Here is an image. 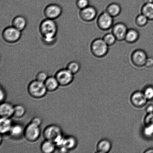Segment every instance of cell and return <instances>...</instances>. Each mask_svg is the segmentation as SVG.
I'll use <instances>...</instances> for the list:
<instances>
[{"mask_svg": "<svg viewBox=\"0 0 153 153\" xmlns=\"http://www.w3.org/2000/svg\"><path fill=\"white\" fill-rule=\"evenodd\" d=\"M39 30L42 39L45 44H53L56 39L58 32L57 25L53 19H46L40 23Z\"/></svg>", "mask_w": 153, "mask_h": 153, "instance_id": "cell-1", "label": "cell"}, {"mask_svg": "<svg viewBox=\"0 0 153 153\" xmlns=\"http://www.w3.org/2000/svg\"><path fill=\"white\" fill-rule=\"evenodd\" d=\"M43 136L45 140L55 143L56 147L59 148L62 146L64 137L62 129L59 126L55 124L48 126L43 131Z\"/></svg>", "mask_w": 153, "mask_h": 153, "instance_id": "cell-2", "label": "cell"}, {"mask_svg": "<svg viewBox=\"0 0 153 153\" xmlns=\"http://www.w3.org/2000/svg\"><path fill=\"white\" fill-rule=\"evenodd\" d=\"M109 46L102 38L95 39L92 42L91 45V51L92 55L96 57H104L107 54Z\"/></svg>", "mask_w": 153, "mask_h": 153, "instance_id": "cell-3", "label": "cell"}, {"mask_svg": "<svg viewBox=\"0 0 153 153\" xmlns=\"http://www.w3.org/2000/svg\"><path fill=\"white\" fill-rule=\"evenodd\" d=\"M27 90L30 95L35 99L42 98L46 95L48 91L44 82L36 79L30 82Z\"/></svg>", "mask_w": 153, "mask_h": 153, "instance_id": "cell-4", "label": "cell"}, {"mask_svg": "<svg viewBox=\"0 0 153 153\" xmlns=\"http://www.w3.org/2000/svg\"><path fill=\"white\" fill-rule=\"evenodd\" d=\"M22 31L13 26L7 27L3 30L2 37L6 42L13 43L16 42L22 36Z\"/></svg>", "mask_w": 153, "mask_h": 153, "instance_id": "cell-5", "label": "cell"}, {"mask_svg": "<svg viewBox=\"0 0 153 153\" xmlns=\"http://www.w3.org/2000/svg\"><path fill=\"white\" fill-rule=\"evenodd\" d=\"M41 134L40 126L30 122L24 129V136L30 142L36 141Z\"/></svg>", "mask_w": 153, "mask_h": 153, "instance_id": "cell-6", "label": "cell"}, {"mask_svg": "<svg viewBox=\"0 0 153 153\" xmlns=\"http://www.w3.org/2000/svg\"><path fill=\"white\" fill-rule=\"evenodd\" d=\"M114 18L106 11L99 15L97 20V27L103 31H107L113 27Z\"/></svg>", "mask_w": 153, "mask_h": 153, "instance_id": "cell-7", "label": "cell"}, {"mask_svg": "<svg viewBox=\"0 0 153 153\" xmlns=\"http://www.w3.org/2000/svg\"><path fill=\"white\" fill-rule=\"evenodd\" d=\"M74 75L69 70L65 68L58 70L55 76L60 86H66L70 85L73 82Z\"/></svg>", "mask_w": 153, "mask_h": 153, "instance_id": "cell-8", "label": "cell"}, {"mask_svg": "<svg viewBox=\"0 0 153 153\" xmlns=\"http://www.w3.org/2000/svg\"><path fill=\"white\" fill-rule=\"evenodd\" d=\"M148 57L147 54L144 50L140 49H136L131 53V62L136 67L145 66Z\"/></svg>", "mask_w": 153, "mask_h": 153, "instance_id": "cell-9", "label": "cell"}, {"mask_svg": "<svg viewBox=\"0 0 153 153\" xmlns=\"http://www.w3.org/2000/svg\"><path fill=\"white\" fill-rule=\"evenodd\" d=\"M97 15V9L94 6L89 5L80 10L79 15L81 20L85 22H91L94 21Z\"/></svg>", "mask_w": 153, "mask_h": 153, "instance_id": "cell-10", "label": "cell"}, {"mask_svg": "<svg viewBox=\"0 0 153 153\" xmlns=\"http://www.w3.org/2000/svg\"><path fill=\"white\" fill-rule=\"evenodd\" d=\"M62 12V8L60 6L52 4H48L45 7L44 14L46 19L54 20L61 16Z\"/></svg>", "mask_w": 153, "mask_h": 153, "instance_id": "cell-11", "label": "cell"}, {"mask_svg": "<svg viewBox=\"0 0 153 153\" xmlns=\"http://www.w3.org/2000/svg\"><path fill=\"white\" fill-rule=\"evenodd\" d=\"M128 28L125 24L118 22L114 25L112 28V33L116 37L118 41H122L125 40L126 34Z\"/></svg>", "mask_w": 153, "mask_h": 153, "instance_id": "cell-12", "label": "cell"}, {"mask_svg": "<svg viewBox=\"0 0 153 153\" xmlns=\"http://www.w3.org/2000/svg\"><path fill=\"white\" fill-rule=\"evenodd\" d=\"M148 100L143 92L140 91H136L133 93L130 98L132 104L135 107L138 108L144 106Z\"/></svg>", "mask_w": 153, "mask_h": 153, "instance_id": "cell-13", "label": "cell"}, {"mask_svg": "<svg viewBox=\"0 0 153 153\" xmlns=\"http://www.w3.org/2000/svg\"><path fill=\"white\" fill-rule=\"evenodd\" d=\"M14 106L10 103L3 102L0 106V115L1 117L10 118L13 117Z\"/></svg>", "mask_w": 153, "mask_h": 153, "instance_id": "cell-14", "label": "cell"}, {"mask_svg": "<svg viewBox=\"0 0 153 153\" xmlns=\"http://www.w3.org/2000/svg\"><path fill=\"white\" fill-rule=\"evenodd\" d=\"M141 13L149 20L153 21V0H146L141 8Z\"/></svg>", "mask_w": 153, "mask_h": 153, "instance_id": "cell-15", "label": "cell"}, {"mask_svg": "<svg viewBox=\"0 0 153 153\" xmlns=\"http://www.w3.org/2000/svg\"><path fill=\"white\" fill-rule=\"evenodd\" d=\"M13 125L10 118L1 117L0 120V132L1 134H9Z\"/></svg>", "mask_w": 153, "mask_h": 153, "instance_id": "cell-16", "label": "cell"}, {"mask_svg": "<svg viewBox=\"0 0 153 153\" xmlns=\"http://www.w3.org/2000/svg\"><path fill=\"white\" fill-rule=\"evenodd\" d=\"M140 34L137 30L133 28L128 29L126 34L125 40L127 43L132 44L136 42L139 39Z\"/></svg>", "mask_w": 153, "mask_h": 153, "instance_id": "cell-17", "label": "cell"}, {"mask_svg": "<svg viewBox=\"0 0 153 153\" xmlns=\"http://www.w3.org/2000/svg\"><path fill=\"white\" fill-rule=\"evenodd\" d=\"M12 24V26L22 31L26 28L27 20L25 16H18L13 19Z\"/></svg>", "mask_w": 153, "mask_h": 153, "instance_id": "cell-18", "label": "cell"}, {"mask_svg": "<svg viewBox=\"0 0 153 153\" xmlns=\"http://www.w3.org/2000/svg\"><path fill=\"white\" fill-rule=\"evenodd\" d=\"M44 84L48 91L50 92L56 91L60 85L55 76H48Z\"/></svg>", "mask_w": 153, "mask_h": 153, "instance_id": "cell-19", "label": "cell"}, {"mask_svg": "<svg viewBox=\"0 0 153 153\" xmlns=\"http://www.w3.org/2000/svg\"><path fill=\"white\" fill-rule=\"evenodd\" d=\"M105 11L113 18L116 17L120 14L121 6L118 3H111L106 7Z\"/></svg>", "mask_w": 153, "mask_h": 153, "instance_id": "cell-20", "label": "cell"}, {"mask_svg": "<svg viewBox=\"0 0 153 153\" xmlns=\"http://www.w3.org/2000/svg\"><path fill=\"white\" fill-rule=\"evenodd\" d=\"M24 129L22 126L19 124L13 125L9 134L13 138L19 139L24 136Z\"/></svg>", "mask_w": 153, "mask_h": 153, "instance_id": "cell-21", "label": "cell"}, {"mask_svg": "<svg viewBox=\"0 0 153 153\" xmlns=\"http://www.w3.org/2000/svg\"><path fill=\"white\" fill-rule=\"evenodd\" d=\"M111 148V144L107 139H103L99 142L97 145V152L107 153L110 151Z\"/></svg>", "mask_w": 153, "mask_h": 153, "instance_id": "cell-22", "label": "cell"}, {"mask_svg": "<svg viewBox=\"0 0 153 153\" xmlns=\"http://www.w3.org/2000/svg\"><path fill=\"white\" fill-rule=\"evenodd\" d=\"M77 142L75 137L73 136H68L64 138L62 146L69 151L74 149L77 145Z\"/></svg>", "mask_w": 153, "mask_h": 153, "instance_id": "cell-23", "label": "cell"}, {"mask_svg": "<svg viewBox=\"0 0 153 153\" xmlns=\"http://www.w3.org/2000/svg\"><path fill=\"white\" fill-rule=\"evenodd\" d=\"M56 147V145L53 142L45 140L42 143L40 149L43 153H52L54 152Z\"/></svg>", "mask_w": 153, "mask_h": 153, "instance_id": "cell-24", "label": "cell"}, {"mask_svg": "<svg viewBox=\"0 0 153 153\" xmlns=\"http://www.w3.org/2000/svg\"><path fill=\"white\" fill-rule=\"evenodd\" d=\"M149 21V19L146 16L141 13L136 16L135 19V22L138 27H143L147 25Z\"/></svg>", "mask_w": 153, "mask_h": 153, "instance_id": "cell-25", "label": "cell"}, {"mask_svg": "<svg viewBox=\"0 0 153 153\" xmlns=\"http://www.w3.org/2000/svg\"><path fill=\"white\" fill-rule=\"evenodd\" d=\"M26 112V109L25 106L21 105H16L14 106V111L13 117L16 118L22 117Z\"/></svg>", "mask_w": 153, "mask_h": 153, "instance_id": "cell-26", "label": "cell"}, {"mask_svg": "<svg viewBox=\"0 0 153 153\" xmlns=\"http://www.w3.org/2000/svg\"><path fill=\"white\" fill-rule=\"evenodd\" d=\"M81 65L77 61H72L70 62L67 65L66 68L74 75L77 73L80 70Z\"/></svg>", "mask_w": 153, "mask_h": 153, "instance_id": "cell-27", "label": "cell"}, {"mask_svg": "<svg viewBox=\"0 0 153 153\" xmlns=\"http://www.w3.org/2000/svg\"><path fill=\"white\" fill-rule=\"evenodd\" d=\"M103 39L109 46L115 44L117 40L116 37L112 32L108 33L103 37Z\"/></svg>", "mask_w": 153, "mask_h": 153, "instance_id": "cell-28", "label": "cell"}, {"mask_svg": "<svg viewBox=\"0 0 153 153\" xmlns=\"http://www.w3.org/2000/svg\"><path fill=\"white\" fill-rule=\"evenodd\" d=\"M89 0H76V7L79 10H82L90 5Z\"/></svg>", "mask_w": 153, "mask_h": 153, "instance_id": "cell-29", "label": "cell"}, {"mask_svg": "<svg viewBox=\"0 0 153 153\" xmlns=\"http://www.w3.org/2000/svg\"><path fill=\"white\" fill-rule=\"evenodd\" d=\"M145 97L148 100H151L153 99V87L149 86L147 87L143 92Z\"/></svg>", "mask_w": 153, "mask_h": 153, "instance_id": "cell-30", "label": "cell"}, {"mask_svg": "<svg viewBox=\"0 0 153 153\" xmlns=\"http://www.w3.org/2000/svg\"><path fill=\"white\" fill-rule=\"evenodd\" d=\"M48 77V76L47 73L45 72L41 71L37 73L36 76V79L44 83Z\"/></svg>", "mask_w": 153, "mask_h": 153, "instance_id": "cell-31", "label": "cell"}, {"mask_svg": "<svg viewBox=\"0 0 153 153\" xmlns=\"http://www.w3.org/2000/svg\"><path fill=\"white\" fill-rule=\"evenodd\" d=\"M145 66H146L148 68H151L153 66V57H148Z\"/></svg>", "mask_w": 153, "mask_h": 153, "instance_id": "cell-32", "label": "cell"}, {"mask_svg": "<svg viewBox=\"0 0 153 153\" xmlns=\"http://www.w3.org/2000/svg\"><path fill=\"white\" fill-rule=\"evenodd\" d=\"M31 123H33L36 125L40 126V125H41L42 123V121L41 119L38 117H34L31 120Z\"/></svg>", "mask_w": 153, "mask_h": 153, "instance_id": "cell-33", "label": "cell"}, {"mask_svg": "<svg viewBox=\"0 0 153 153\" xmlns=\"http://www.w3.org/2000/svg\"><path fill=\"white\" fill-rule=\"evenodd\" d=\"M6 97V94L5 91L2 88H1V102L2 103L4 102Z\"/></svg>", "mask_w": 153, "mask_h": 153, "instance_id": "cell-34", "label": "cell"}, {"mask_svg": "<svg viewBox=\"0 0 153 153\" xmlns=\"http://www.w3.org/2000/svg\"><path fill=\"white\" fill-rule=\"evenodd\" d=\"M146 112L147 113L151 114L153 112V105H149L146 108Z\"/></svg>", "mask_w": 153, "mask_h": 153, "instance_id": "cell-35", "label": "cell"}, {"mask_svg": "<svg viewBox=\"0 0 153 153\" xmlns=\"http://www.w3.org/2000/svg\"><path fill=\"white\" fill-rule=\"evenodd\" d=\"M144 152L146 153H153V149H149L147 150Z\"/></svg>", "mask_w": 153, "mask_h": 153, "instance_id": "cell-36", "label": "cell"}]
</instances>
